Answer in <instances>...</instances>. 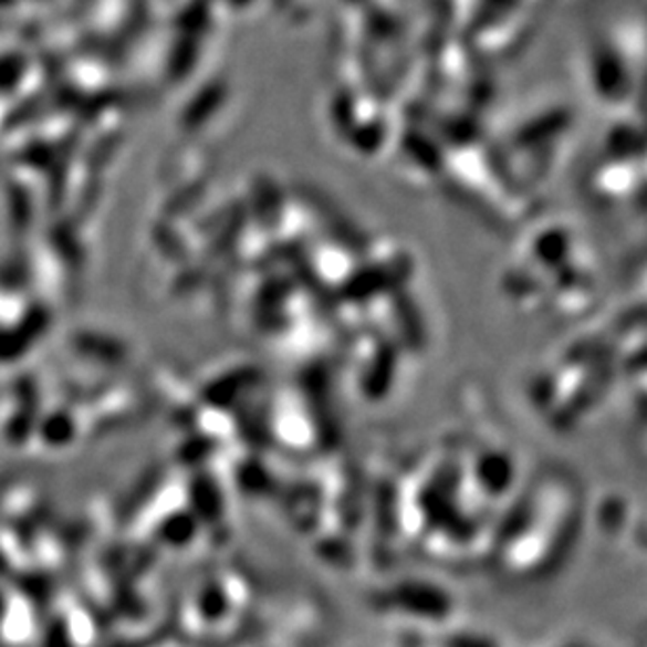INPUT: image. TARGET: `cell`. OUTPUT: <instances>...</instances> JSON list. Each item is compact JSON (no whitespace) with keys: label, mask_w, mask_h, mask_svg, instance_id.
Masks as SVG:
<instances>
[{"label":"cell","mask_w":647,"mask_h":647,"mask_svg":"<svg viewBox=\"0 0 647 647\" xmlns=\"http://www.w3.org/2000/svg\"><path fill=\"white\" fill-rule=\"evenodd\" d=\"M0 614H2V602H0Z\"/></svg>","instance_id":"obj_1"}]
</instances>
